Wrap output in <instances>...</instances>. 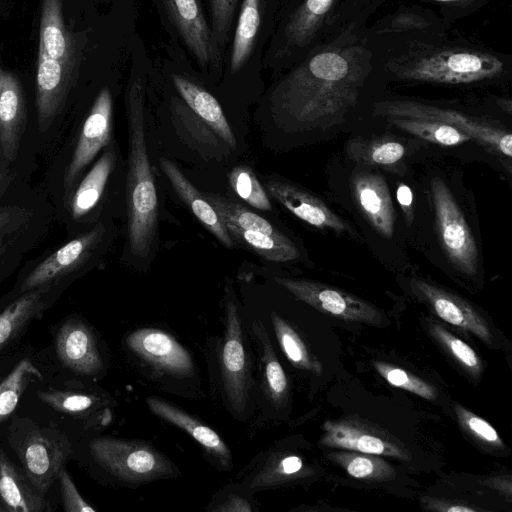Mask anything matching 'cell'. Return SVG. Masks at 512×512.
Returning a JSON list of instances; mask_svg holds the SVG:
<instances>
[{"label":"cell","mask_w":512,"mask_h":512,"mask_svg":"<svg viewBox=\"0 0 512 512\" xmlns=\"http://www.w3.org/2000/svg\"><path fill=\"white\" fill-rule=\"evenodd\" d=\"M128 174L127 222L130 252L147 258L158 227V196L151 171L144 127V87L130 83L127 92Z\"/></svg>","instance_id":"cell-1"},{"label":"cell","mask_w":512,"mask_h":512,"mask_svg":"<svg viewBox=\"0 0 512 512\" xmlns=\"http://www.w3.org/2000/svg\"><path fill=\"white\" fill-rule=\"evenodd\" d=\"M430 199L443 253L461 273L475 275L478 247L457 201L443 179L434 177L430 181Z\"/></svg>","instance_id":"cell-2"},{"label":"cell","mask_w":512,"mask_h":512,"mask_svg":"<svg viewBox=\"0 0 512 512\" xmlns=\"http://www.w3.org/2000/svg\"><path fill=\"white\" fill-rule=\"evenodd\" d=\"M89 449L103 469L125 482H148L174 472L168 459L139 441L100 437L91 441Z\"/></svg>","instance_id":"cell-3"},{"label":"cell","mask_w":512,"mask_h":512,"mask_svg":"<svg viewBox=\"0 0 512 512\" xmlns=\"http://www.w3.org/2000/svg\"><path fill=\"white\" fill-rule=\"evenodd\" d=\"M12 442L24 475L40 493L51 487L72 454L71 444L62 432L35 424H27Z\"/></svg>","instance_id":"cell-4"},{"label":"cell","mask_w":512,"mask_h":512,"mask_svg":"<svg viewBox=\"0 0 512 512\" xmlns=\"http://www.w3.org/2000/svg\"><path fill=\"white\" fill-rule=\"evenodd\" d=\"M230 284L225 287V330L219 363L224 392L230 407L242 413L251 390L250 361L242 322Z\"/></svg>","instance_id":"cell-5"},{"label":"cell","mask_w":512,"mask_h":512,"mask_svg":"<svg viewBox=\"0 0 512 512\" xmlns=\"http://www.w3.org/2000/svg\"><path fill=\"white\" fill-rule=\"evenodd\" d=\"M274 280L296 299L322 313L366 324H378L382 320V315L376 307L330 285L280 276H275Z\"/></svg>","instance_id":"cell-6"},{"label":"cell","mask_w":512,"mask_h":512,"mask_svg":"<svg viewBox=\"0 0 512 512\" xmlns=\"http://www.w3.org/2000/svg\"><path fill=\"white\" fill-rule=\"evenodd\" d=\"M386 117L419 118L451 125L467 134L487 151L498 156L512 157V136L509 131L474 120L455 111L410 103H392L378 109Z\"/></svg>","instance_id":"cell-7"},{"label":"cell","mask_w":512,"mask_h":512,"mask_svg":"<svg viewBox=\"0 0 512 512\" xmlns=\"http://www.w3.org/2000/svg\"><path fill=\"white\" fill-rule=\"evenodd\" d=\"M273 199L297 218L322 230L356 236L345 220L331 210L321 199L302 187L280 179H268L263 186Z\"/></svg>","instance_id":"cell-8"},{"label":"cell","mask_w":512,"mask_h":512,"mask_svg":"<svg viewBox=\"0 0 512 512\" xmlns=\"http://www.w3.org/2000/svg\"><path fill=\"white\" fill-rule=\"evenodd\" d=\"M112 108L111 92L105 87L97 95L82 126L67 168L65 183L68 187L73 188L86 166L109 144L112 133Z\"/></svg>","instance_id":"cell-9"},{"label":"cell","mask_w":512,"mask_h":512,"mask_svg":"<svg viewBox=\"0 0 512 512\" xmlns=\"http://www.w3.org/2000/svg\"><path fill=\"white\" fill-rule=\"evenodd\" d=\"M126 344L138 357L161 372L187 376L194 370L189 352L168 333L156 328L133 331Z\"/></svg>","instance_id":"cell-10"},{"label":"cell","mask_w":512,"mask_h":512,"mask_svg":"<svg viewBox=\"0 0 512 512\" xmlns=\"http://www.w3.org/2000/svg\"><path fill=\"white\" fill-rule=\"evenodd\" d=\"M103 233L104 228L99 224L60 247L31 271L19 291L25 293L48 285L80 267L91 256Z\"/></svg>","instance_id":"cell-11"},{"label":"cell","mask_w":512,"mask_h":512,"mask_svg":"<svg viewBox=\"0 0 512 512\" xmlns=\"http://www.w3.org/2000/svg\"><path fill=\"white\" fill-rule=\"evenodd\" d=\"M411 287L439 318L474 334L486 344L491 343L487 322L464 299L423 279H412Z\"/></svg>","instance_id":"cell-12"},{"label":"cell","mask_w":512,"mask_h":512,"mask_svg":"<svg viewBox=\"0 0 512 512\" xmlns=\"http://www.w3.org/2000/svg\"><path fill=\"white\" fill-rule=\"evenodd\" d=\"M74 63L52 59L38 50L36 106L41 132L49 129L64 105L72 84Z\"/></svg>","instance_id":"cell-13"},{"label":"cell","mask_w":512,"mask_h":512,"mask_svg":"<svg viewBox=\"0 0 512 512\" xmlns=\"http://www.w3.org/2000/svg\"><path fill=\"white\" fill-rule=\"evenodd\" d=\"M350 188L357 207L373 229L384 238H392L395 210L385 178L375 172H356L351 176Z\"/></svg>","instance_id":"cell-14"},{"label":"cell","mask_w":512,"mask_h":512,"mask_svg":"<svg viewBox=\"0 0 512 512\" xmlns=\"http://www.w3.org/2000/svg\"><path fill=\"white\" fill-rule=\"evenodd\" d=\"M55 347L60 361L78 374L94 376L103 369L95 336L81 320L71 319L61 325Z\"/></svg>","instance_id":"cell-15"},{"label":"cell","mask_w":512,"mask_h":512,"mask_svg":"<svg viewBox=\"0 0 512 512\" xmlns=\"http://www.w3.org/2000/svg\"><path fill=\"white\" fill-rule=\"evenodd\" d=\"M26 119V100L20 81L0 65V149L8 161L18 154Z\"/></svg>","instance_id":"cell-16"},{"label":"cell","mask_w":512,"mask_h":512,"mask_svg":"<svg viewBox=\"0 0 512 512\" xmlns=\"http://www.w3.org/2000/svg\"><path fill=\"white\" fill-rule=\"evenodd\" d=\"M321 444L355 452L407 459L399 445L377 432L346 421H327L323 426Z\"/></svg>","instance_id":"cell-17"},{"label":"cell","mask_w":512,"mask_h":512,"mask_svg":"<svg viewBox=\"0 0 512 512\" xmlns=\"http://www.w3.org/2000/svg\"><path fill=\"white\" fill-rule=\"evenodd\" d=\"M160 167L179 198L191 209L201 224L227 248L234 246L225 225L213 206L170 160L161 157Z\"/></svg>","instance_id":"cell-18"},{"label":"cell","mask_w":512,"mask_h":512,"mask_svg":"<svg viewBox=\"0 0 512 512\" xmlns=\"http://www.w3.org/2000/svg\"><path fill=\"white\" fill-rule=\"evenodd\" d=\"M175 25L201 65L214 58L210 32L199 0H166Z\"/></svg>","instance_id":"cell-19"},{"label":"cell","mask_w":512,"mask_h":512,"mask_svg":"<svg viewBox=\"0 0 512 512\" xmlns=\"http://www.w3.org/2000/svg\"><path fill=\"white\" fill-rule=\"evenodd\" d=\"M146 403L154 414L184 430L222 465L231 466V452L214 430L159 397H148Z\"/></svg>","instance_id":"cell-20"},{"label":"cell","mask_w":512,"mask_h":512,"mask_svg":"<svg viewBox=\"0 0 512 512\" xmlns=\"http://www.w3.org/2000/svg\"><path fill=\"white\" fill-rule=\"evenodd\" d=\"M0 498L4 510L12 512L49 511V503L0 448Z\"/></svg>","instance_id":"cell-21"},{"label":"cell","mask_w":512,"mask_h":512,"mask_svg":"<svg viewBox=\"0 0 512 512\" xmlns=\"http://www.w3.org/2000/svg\"><path fill=\"white\" fill-rule=\"evenodd\" d=\"M173 83L192 112L228 146L235 148L236 138L215 97L204 88L180 75L173 76Z\"/></svg>","instance_id":"cell-22"},{"label":"cell","mask_w":512,"mask_h":512,"mask_svg":"<svg viewBox=\"0 0 512 512\" xmlns=\"http://www.w3.org/2000/svg\"><path fill=\"white\" fill-rule=\"evenodd\" d=\"M346 154L359 164L378 166L398 175L405 173V147L391 137H353L346 145Z\"/></svg>","instance_id":"cell-23"},{"label":"cell","mask_w":512,"mask_h":512,"mask_svg":"<svg viewBox=\"0 0 512 512\" xmlns=\"http://www.w3.org/2000/svg\"><path fill=\"white\" fill-rule=\"evenodd\" d=\"M38 50L55 60L75 62L74 46L65 27L61 0L42 2Z\"/></svg>","instance_id":"cell-24"},{"label":"cell","mask_w":512,"mask_h":512,"mask_svg":"<svg viewBox=\"0 0 512 512\" xmlns=\"http://www.w3.org/2000/svg\"><path fill=\"white\" fill-rule=\"evenodd\" d=\"M48 285L23 293L0 313V351L11 344L29 323L46 309Z\"/></svg>","instance_id":"cell-25"},{"label":"cell","mask_w":512,"mask_h":512,"mask_svg":"<svg viewBox=\"0 0 512 512\" xmlns=\"http://www.w3.org/2000/svg\"><path fill=\"white\" fill-rule=\"evenodd\" d=\"M115 163V152L107 149L82 179L71 200V214L79 219L88 214L99 202Z\"/></svg>","instance_id":"cell-26"},{"label":"cell","mask_w":512,"mask_h":512,"mask_svg":"<svg viewBox=\"0 0 512 512\" xmlns=\"http://www.w3.org/2000/svg\"><path fill=\"white\" fill-rule=\"evenodd\" d=\"M232 240L243 244L253 253L271 262H290L300 256L296 245L284 234L281 236L268 235L253 230H244L225 225Z\"/></svg>","instance_id":"cell-27"},{"label":"cell","mask_w":512,"mask_h":512,"mask_svg":"<svg viewBox=\"0 0 512 512\" xmlns=\"http://www.w3.org/2000/svg\"><path fill=\"white\" fill-rule=\"evenodd\" d=\"M303 469V460L298 455L270 453L250 471L245 480L249 490L270 488L293 479Z\"/></svg>","instance_id":"cell-28"},{"label":"cell","mask_w":512,"mask_h":512,"mask_svg":"<svg viewBox=\"0 0 512 512\" xmlns=\"http://www.w3.org/2000/svg\"><path fill=\"white\" fill-rule=\"evenodd\" d=\"M253 331L261 347V369L263 388L275 406H282L288 394L286 374L274 352L271 340L261 321H255Z\"/></svg>","instance_id":"cell-29"},{"label":"cell","mask_w":512,"mask_h":512,"mask_svg":"<svg viewBox=\"0 0 512 512\" xmlns=\"http://www.w3.org/2000/svg\"><path fill=\"white\" fill-rule=\"evenodd\" d=\"M39 399L54 410L88 424L98 421L100 400L93 394L76 390L47 389L38 392Z\"/></svg>","instance_id":"cell-30"},{"label":"cell","mask_w":512,"mask_h":512,"mask_svg":"<svg viewBox=\"0 0 512 512\" xmlns=\"http://www.w3.org/2000/svg\"><path fill=\"white\" fill-rule=\"evenodd\" d=\"M261 0H243L231 53V72H237L249 58L261 21Z\"/></svg>","instance_id":"cell-31"},{"label":"cell","mask_w":512,"mask_h":512,"mask_svg":"<svg viewBox=\"0 0 512 512\" xmlns=\"http://www.w3.org/2000/svg\"><path fill=\"white\" fill-rule=\"evenodd\" d=\"M389 123L422 140L441 146H457L472 140L459 129L439 121L391 117Z\"/></svg>","instance_id":"cell-32"},{"label":"cell","mask_w":512,"mask_h":512,"mask_svg":"<svg viewBox=\"0 0 512 512\" xmlns=\"http://www.w3.org/2000/svg\"><path fill=\"white\" fill-rule=\"evenodd\" d=\"M40 379V370L29 359H22L0 380V424L14 412L30 383Z\"/></svg>","instance_id":"cell-33"},{"label":"cell","mask_w":512,"mask_h":512,"mask_svg":"<svg viewBox=\"0 0 512 512\" xmlns=\"http://www.w3.org/2000/svg\"><path fill=\"white\" fill-rule=\"evenodd\" d=\"M204 196L216 210L224 225L258 231L273 236L283 235L267 219L238 203L213 193H207Z\"/></svg>","instance_id":"cell-34"},{"label":"cell","mask_w":512,"mask_h":512,"mask_svg":"<svg viewBox=\"0 0 512 512\" xmlns=\"http://www.w3.org/2000/svg\"><path fill=\"white\" fill-rule=\"evenodd\" d=\"M271 322L278 343L287 359L299 369L320 373L321 364L311 356L295 329L275 312L271 313Z\"/></svg>","instance_id":"cell-35"},{"label":"cell","mask_w":512,"mask_h":512,"mask_svg":"<svg viewBox=\"0 0 512 512\" xmlns=\"http://www.w3.org/2000/svg\"><path fill=\"white\" fill-rule=\"evenodd\" d=\"M330 458L354 478L383 481L395 475L394 469L386 461L373 454L338 452L330 454Z\"/></svg>","instance_id":"cell-36"},{"label":"cell","mask_w":512,"mask_h":512,"mask_svg":"<svg viewBox=\"0 0 512 512\" xmlns=\"http://www.w3.org/2000/svg\"><path fill=\"white\" fill-rule=\"evenodd\" d=\"M228 179L233 191L243 201L259 210L269 211L272 209L265 188L250 167L245 165L235 167L230 172Z\"/></svg>","instance_id":"cell-37"},{"label":"cell","mask_w":512,"mask_h":512,"mask_svg":"<svg viewBox=\"0 0 512 512\" xmlns=\"http://www.w3.org/2000/svg\"><path fill=\"white\" fill-rule=\"evenodd\" d=\"M430 331L434 338L470 373L476 375L480 373L481 360L467 343L437 323L431 324Z\"/></svg>","instance_id":"cell-38"},{"label":"cell","mask_w":512,"mask_h":512,"mask_svg":"<svg viewBox=\"0 0 512 512\" xmlns=\"http://www.w3.org/2000/svg\"><path fill=\"white\" fill-rule=\"evenodd\" d=\"M374 367L394 387L402 388L428 400L436 397V390L433 386L402 368L380 361L374 362Z\"/></svg>","instance_id":"cell-39"},{"label":"cell","mask_w":512,"mask_h":512,"mask_svg":"<svg viewBox=\"0 0 512 512\" xmlns=\"http://www.w3.org/2000/svg\"><path fill=\"white\" fill-rule=\"evenodd\" d=\"M447 72L442 79L448 81H467L480 77L483 72L482 60L469 53L451 55L447 60Z\"/></svg>","instance_id":"cell-40"},{"label":"cell","mask_w":512,"mask_h":512,"mask_svg":"<svg viewBox=\"0 0 512 512\" xmlns=\"http://www.w3.org/2000/svg\"><path fill=\"white\" fill-rule=\"evenodd\" d=\"M309 70L319 80L337 82L347 75L348 64L338 54L322 53L310 61Z\"/></svg>","instance_id":"cell-41"},{"label":"cell","mask_w":512,"mask_h":512,"mask_svg":"<svg viewBox=\"0 0 512 512\" xmlns=\"http://www.w3.org/2000/svg\"><path fill=\"white\" fill-rule=\"evenodd\" d=\"M455 412L460 423L475 437L487 444L503 446V442L497 431L483 418L459 405L455 406Z\"/></svg>","instance_id":"cell-42"},{"label":"cell","mask_w":512,"mask_h":512,"mask_svg":"<svg viewBox=\"0 0 512 512\" xmlns=\"http://www.w3.org/2000/svg\"><path fill=\"white\" fill-rule=\"evenodd\" d=\"M63 508L67 512H94L95 508L85 501L77 490L68 471L63 467L58 473Z\"/></svg>","instance_id":"cell-43"},{"label":"cell","mask_w":512,"mask_h":512,"mask_svg":"<svg viewBox=\"0 0 512 512\" xmlns=\"http://www.w3.org/2000/svg\"><path fill=\"white\" fill-rule=\"evenodd\" d=\"M213 19V37L217 43H224L230 30L237 0H210Z\"/></svg>","instance_id":"cell-44"},{"label":"cell","mask_w":512,"mask_h":512,"mask_svg":"<svg viewBox=\"0 0 512 512\" xmlns=\"http://www.w3.org/2000/svg\"><path fill=\"white\" fill-rule=\"evenodd\" d=\"M398 203L401 206L406 223L410 226L413 222V197L409 186L399 184L396 191Z\"/></svg>","instance_id":"cell-45"},{"label":"cell","mask_w":512,"mask_h":512,"mask_svg":"<svg viewBox=\"0 0 512 512\" xmlns=\"http://www.w3.org/2000/svg\"><path fill=\"white\" fill-rule=\"evenodd\" d=\"M216 511H251L252 507L249 502L241 496L238 495H228L223 498L221 502L217 504L216 507L212 508Z\"/></svg>","instance_id":"cell-46"},{"label":"cell","mask_w":512,"mask_h":512,"mask_svg":"<svg viewBox=\"0 0 512 512\" xmlns=\"http://www.w3.org/2000/svg\"><path fill=\"white\" fill-rule=\"evenodd\" d=\"M332 0H307L305 10L311 15H322L330 7Z\"/></svg>","instance_id":"cell-47"},{"label":"cell","mask_w":512,"mask_h":512,"mask_svg":"<svg viewBox=\"0 0 512 512\" xmlns=\"http://www.w3.org/2000/svg\"><path fill=\"white\" fill-rule=\"evenodd\" d=\"M10 222V213L0 209V247L3 243V238Z\"/></svg>","instance_id":"cell-48"},{"label":"cell","mask_w":512,"mask_h":512,"mask_svg":"<svg viewBox=\"0 0 512 512\" xmlns=\"http://www.w3.org/2000/svg\"><path fill=\"white\" fill-rule=\"evenodd\" d=\"M440 510L446 511V512H474L476 509L465 506V505H452L449 507H442Z\"/></svg>","instance_id":"cell-49"},{"label":"cell","mask_w":512,"mask_h":512,"mask_svg":"<svg viewBox=\"0 0 512 512\" xmlns=\"http://www.w3.org/2000/svg\"><path fill=\"white\" fill-rule=\"evenodd\" d=\"M3 180H4V176H3V174L0 173V188L3 183Z\"/></svg>","instance_id":"cell-50"},{"label":"cell","mask_w":512,"mask_h":512,"mask_svg":"<svg viewBox=\"0 0 512 512\" xmlns=\"http://www.w3.org/2000/svg\"><path fill=\"white\" fill-rule=\"evenodd\" d=\"M3 510H4V506H3L2 500L0 498V511H3Z\"/></svg>","instance_id":"cell-51"},{"label":"cell","mask_w":512,"mask_h":512,"mask_svg":"<svg viewBox=\"0 0 512 512\" xmlns=\"http://www.w3.org/2000/svg\"><path fill=\"white\" fill-rule=\"evenodd\" d=\"M441 1H447V0H441Z\"/></svg>","instance_id":"cell-52"}]
</instances>
